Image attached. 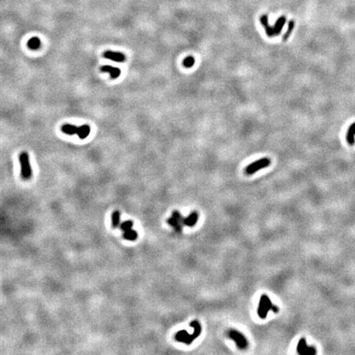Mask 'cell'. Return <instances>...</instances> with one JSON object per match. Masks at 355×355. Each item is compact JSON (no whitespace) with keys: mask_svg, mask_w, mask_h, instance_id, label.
Returning a JSON list of instances; mask_svg holds the SVG:
<instances>
[{"mask_svg":"<svg viewBox=\"0 0 355 355\" xmlns=\"http://www.w3.org/2000/svg\"><path fill=\"white\" fill-rule=\"evenodd\" d=\"M132 226H133V221L126 220L120 224L119 227L123 232H125V231L128 230V229H131L132 228Z\"/></svg>","mask_w":355,"mask_h":355,"instance_id":"cell-21","label":"cell"},{"mask_svg":"<svg viewBox=\"0 0 355 355\" xmlns=\"http://www.w3.org/2000/svg\"><path fill=\"white\" fill-rule=\"evenodd\" d=\"M168 224H169V225L172 226V227H174V229H175V231L176 232H181L182 231V227H183V224H182L180 222H179V220L177 219H175L174 216H171L169 217V219H168L167 220Z\"/></svg>","mask_w":355,"mask_h":355,"instance_id":"cell-17","label":"cell"},{"mask_svg":"<svg viewBox=\"0 0 355 355\" xmlns=\"http://www.w3.org/2000/svg\"><path fill=\"white\" fill-rule=\"evenodd\" d=\"M198 219H199V215H198V213L197 211H193L192 212L188 217L184 218L183 224H184V225L185 226L193 227V226H194L196 224H197Z\"/></svg>","mask_w":355,"mask_h":355,"instance_id":"cell-10","label":"cell"},{"mask_svg":"<svg viewBox=\"0 0 355 355\" xmlns=\"http://www.w3.org/2000/svg\"><path fill=\"white\" fill-rule=\"evenodd\" d=\"M103 56L108 59H110L112 61L117 62V63H122L126 60V56L124 54L118 51H112V50H107L103 54Z\"/></svg>","mask_w":355,"mask_h":355,"instance_id":"cell-7","label":"cell"},{"mask_svg":"<svg viewBox=\"0 0 355 355\" xmlns=\"http://www.w3.org/2000/svg\"><path fill=\"white\" fill-rule=\"evenodd\" d=\"M260 21H261V25L263 26V27L265 28V30H266V35H268L269 37L275 36L274 26H271V25H269L268 17H267V15H263V16H261V18H260Z\"/></svg>","mask_w":355,"mask_h":355,"instance_id":"cell-9","label":"cell"},{"mask_svg":"<svg viewBox=\"0 0 355 355\" xmlns=\"http://www.w3.org/2000/svg\"><path fill=\"white\" fill-rule=\"evenodd\" d=\"M120 219H121V214L119 211H114L111 215V222H112V226L113 229H117L120 226Z\"/></svg>","mask_w":355,"mask_h":355,"instance_id":"cell-15","label":"cell"},{"mask_svg":"<svg viewBox=\"0 0 355 355\" xmlns=\"http://www.w3.org/2000/svg\"><path fill=\"white\" fill-rule=\"evenodd\" d=\"M346 140L349 145H353L355 143V122L348 127V132L346 134Z\"/></svg>","mask_w":355,"mask_h":355,"instance_id":"cell-13","label":"cell"},{"mask_svg":"<svg viewBox=\"0 0 355 355\" xmlns=\"http://www.w3.org/2000/svg\"><path fill=\"white\" fill-rule=\"evenodd\" d=\"M228 336L232 339L233 340H234L237 346L240 349H244L248 346V342H247V339L245 338V336L242 333L237 331L235 330H230L228 332Z\"/></svg>","mask_w":355,"mask_h":355,"instance_id":"cell-5","label":"cell"},{"mask_svg":"<svg viewBox=\"0 0 355 355\" xmlns=\"http://www.w3.org/2000/svg\"><path fill=\"white\" fill-rule=\"evenodd\" d=\"M297 352L299 354L301 355H314L317 353V349L313 346L307 345L306 339L304 338H302L297 346Z\"/></svg>","mask_w":355,"mask_h":355,"instance_id":"cell-6","label":"cell"},{"mask_svg":"<svg viewBox=\"0 0 355 355\" xmlns=\"http://www.w3.org/2000/svg\"><path fill=\"white\" fill-rule=\"evenodd\" d=\"M41 45V41L38 37H32L28 40L27 42V46L29 49H31L32 50H36L40 47Z\"/></svg>","mask_w":355,"mask_h":355,"instance_id":"cell-16","label":"cell"},{"mask_svg":"<svg viewBox=\"0 0 355 355\" xmlns=\"http://www.w3.org/2000/svg\"><path fill=\"white\" fill-rule=\"evenodd\" d=\"M273 306L274 305L271 303V299H269V297L266 294H262L260 299L258 310H257L259 317L261 319H265L269 311L272 309Z\"/></svg>","mask_w":355,"mask_h":355,"instance_id":"cell-4","label":"cell"},{"mask_svg":"<svg viewBox=\"0 0 355 355\" xmlns=\"http://www.w3.org/2000/svg\"><path fill=\"white\" fill-rule=\"evenodd\" d=\"M294 26H295V22H294V21H290L289 22V24H288V29H287V31L285 32V34L284 35H283V40H287L289 38V36H290V35H291L292 31H293V30H294Z\"/></svg>","mask_w":355,"mask_h":355,"instance_id":"cell-19","label":"cell"},{"mask_svg":"<svg viewBox=\"0 0 355 355\" xmlns=\"http://www.w3.org/2000/svg\"><path fill=\"white\" fill-rule=\"evenodd\" d=\"M270 165H271V160L269 158H262L247 165V167L245 168L244 172L247 175H252L260 169L268 167Z\"/></svg>","mask_w":355,"mask_h":355,"instance_id":"cell-3","label":"cell"},{"mask_svg":"<svg viewBox=\"0 0 355 355\" xmlns=\"http://www.w3.org/2000/svg\"><path fill=\"white\" fill-rule=\"evenodd\" d=\"M90 132H91V127H89V125L87 124H83L80 127H78V136L80 139H85L87 138V136H89Z\"/></svg>","mask_w":355,"mask_h":355,"instance_id":"cell-12","label":"cell"},{"mask_svg":"<svg viewBox=\"0 0 355 355\" xmlns=\"http://www.w3.org/2000/svg\"><path fill=\"white\" fill-rule=\"evenodd\" d=\"M189 325H190V326L194 328V332L191 335L185 330L180 331L175 335V339L177 341L186 344H191L195 339H197L200 335L201 332H202V326H201L199 322L198 321H193L192 322H190Z\"/></svg>","mask_w":355,"mask_h":355,"instance_id":"cell-1","label":"cell"},{"mask_svg":"<svg viewBox=\"0 0 355 355\" xmlns=\"http://www.w3.org/2000/svg\"><path fill=\"white\" fill-rule=\"evenodd\" d=\"M194 64H195V59L193 56H188L184 59V62H183L184 66L187 68H192L194 65Z\"/></svg>","mask_w":355,"mask_h":355,"instance_id":"cell-20","label":"cell"},{"mask_svg":"<svg viewBox=\"0 0 355 355\" xmlns=\"http://www.w3.org/2000/svg\"><path fill=\"white\" fill-rule=\"evenodd\" d=\"M285 22H286V17H280V18L278 19L275 24L274 25V31H275V35H279L282 31L283 27L285 26Z\"/></svg>","mask_w":355,"mask_h":355,"instance_id":"cell-14","label":"cell"},{"mask_svg":"<svg viewBox=\"0 0 355 355\" xmlns=\"http://www.w3.org/2000/svg\"><path fill=\"white\" fill-rule=\"evenodd\" d=\"M100 71L103 73H109L112 79H116L121 74V70L118 68L111 66V65H103L100 67Z\"/></svg>","mask_w":355,"mask_h":355,"instance_id":"cell-8","label":"cell"},{"mask_svg":"<svg viewBox=\"0 0 355 355\" xmlns=\"http://www.w3.org/2000/svg\"><path fill=\"white\" fill-rule=\"evenodd\" d=\"M19 162L21 165V178L25 180H28L31 178L32 170H31L30 159L27 152H21L19 155Z\"/></svg>","mask_w":355,"mask_h":355,"instance_id":"cell-2","label":"cell"},{"mask_svg":"<svg viewBox=\"0 0 355 355\" xmlns=\"http://www.w3.org/2000/svg\"><path fill=\"white\" fill-rule=\"evenodd\" d=\"M172 216H174L175 219H177L180 222V223L184 225V224H183V221H184V217L182 216V215L179 213L178 211H173V213H172Z\"/></svg>","mask_w":355,"mask_h":355,"instance_id":"cell-22","label":"cell"},{"mask_svg":"<svg viewBox=\"0 0 355 355\" xmlns=\"http://www.w3.org/2000/svg\"><path fill=\"white\" fill-rule=\"evenodd\" d=\"M271 310H272L275 313H278V312H279V308H278L277 306H273V308H272V309H271Z\"/></svg>","mask_w":355,"mask_h":355,"instance_id":"cell-23","label":"cell"},{"mask_svg":"<svg viewBox=\"0 0 355 355\" xmlns=\"http://www.w3.org/2000/svg\"><path fill=\"white\" fill-rule=\"evenodd\" d=\"M61 130L62 132L67 135H75L78 134V127L70 123H65L62 126Z\"/></svg>","mask_w":355,"mask_h":355,"instance_id":"cell-11","label":"cell"},{"mask_svg":"<svg viewBox=\"0 0 355 355\" xmlns=\"http://www.w3.org/2000/svg\"><path fill=\"white\" fill-rule=\"evenodd\" d=\"M122 237L126 240H128V241H135V240H136L137 237H138V233H137L136 230H133V229H128V230L123 232Z\"/></svg>","mask_w":355,"mask_h":355,"instance_id":"cell-18","label":"cell"}]
</instances>
